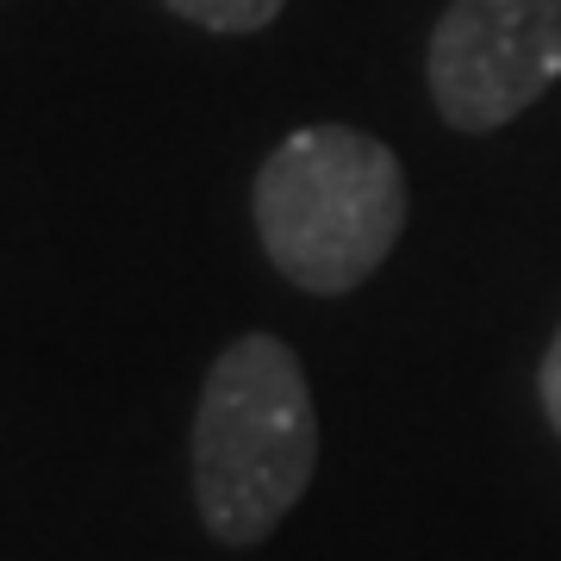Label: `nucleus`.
I'll list each match as a JSON object with an SVG mask.
<instances>
[{
    "label": "nucleus",
    "instance_id": "39448f33",
    "mask_svg": "<svg viewBox=\"0 0 561 561\" xmlns=\"http://www.w3.org/2000/svg\"><path fill=\"white\" fill-rule=\"evenodd\" d=\"M537 393H542V412H549V424H556V437H561V331H556V343H549V356H542Z\"/></svg>",
    "mask_w": 561,
    "mask_h": 561
},
{
    "label": "nucleus",
    "instance_id": "f257e3e1",
    "mask_svg": "<svg viewBox=\"0 0 561 561\" xmlns=\"http://www.w3.org/2000/svg\"><path fill=\"white\" fill-rule=\"evenodd\" d=\"M319 468V412L300 356L268 331L225 343L194 412V500L219 542H262Z\"/></svg>",
    "mask_w": 561,
    "mask_h": 561
},
{
    "label": "nucleus",
    "instance_id": "20e7f679",
    "mask_svg": "<svg viewBox=\"0 0 561 561\" xmlns=\"http://www.w3.org/2000/svg\"><path fill=\"white\" fill-rule=\"evenodd\" d=\"M162 7L206 25V32H262V25H275L287 0H162Z\"/></svg>",
    "mask_w": 561,
    "mask_h": 561
},
{
    "label": "nucleus",
    "instance_id": "7ed1b4c3",
    "mask_svg": "<svg viewBox=\"0 0 561 561\" xmlns=\"http://www.w3.org/2000/svg\"><path fill=\"white\" fill-rule=\"evenodd\" d=\"M424 69L456 131L518 119L561 76V0H449Z\"/></svg>",
    "mask_w": 561,
    "mask_h": 561
},
{
    "label": "nucleus",
    "instance_id": "f03ea898",
    "mask_svg": "<svg viewBox=\"0 0 561 561\" xmlns=\"http://www.w3.org/2000/svg\"><path fill=\"white\" fill-rule=\"evenodd\" d=\"M256 238L306 294H350L405 231V169L381 138L350 125H306L256 169Z\"/></svg>",
    "mask_w": 561,
    "mask_h": 561
}]
</instances>
